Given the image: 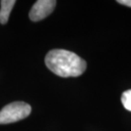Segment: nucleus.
Instances as JSON below:
<instances>
[{
    "label": "nucleus",
    "instance_id": "nucleus-1",
    "mask_svg": "<svg viewBox=\"0 0 131 131\" xmlns=\"http://www.w3.org/2000/svg\"><path fill=\"white\" fill-rule=\"evenodd\" d=\"M46 67L61 78L78 77L85 72L87 63L73 52L66 49H52L45 56Z\"/></svg>",
    "mask_w": 131,
    "mask_h": 131
},
{
    "label": "nucleus",
    "instance_id": "nucleus-2",
    "mask_svg": "<svg viewBox=\"0 0 131 131\" xmlns=\"http://www.w3.org/2000/svg\"><path fill=\"white\" fill-rule=\"evenodd\" d=\"M32 112L29 104L23 101H15L6 105L0 111V124L18 122L28 117Z\"/></svg>",
    "mask_w": 131,
    "mask_h": 131
},
{
    "label": "nucleus",
    "instance_id": "nucleus-3",
    "mask_svg": "<svg viewBox=\"0 0 131 131\" xmlns=\"http://www.w3.org/2000/svg\"><path fill=\"white\" fill-rule=\"evenodd\" d=\"M56 5L54 0H38L31 9L29 17L32 21H38L46 18L54 11Z\"/></svg>",
    "mask_w": 131,
    "mask_h": 131
},
{
    "label": "nucleus",
    "instance_id": "nucleus-4",
    "mask_svg": "<svg viewBox=\"0 0 131 131\" xmlns=\"http://www.w3.org/2000/svg\"><path fill=\"white\" fill-rule=\"evenodd\" d=\"M1 8H0V23L6 24L9 20V14L15 4V0H2Z\"/></svg>",
    "mask_w": 131,
    "mask_h": 131
},
{
    "label": "nucleus",
    "instance_id": "nucleus-5",
    "mask_svg": "<svg viewBox=\"0 0 131 131\" xmlns=\"http://www.w3.org/2000/svg\"><path fill=\"white\" fill-rule=\"evenodd\" d=\"M121 101L124 108L131 112V90H126L125 92L123 93Z\"/></svg>",
    "mask_w": 131,
    "mask_h": 131
},
{
    "label": "nucleus",
    "instance_id": "nucleus-6",
    "mask_svg": "<svg viewBox=\"0 0 131 131\" xmlns=\"http://www.w3.org/2000/svg\"><path fill=\"white\" fill-rule=\"evenodd\" d=\"M117 3L120 4L125 5V6L131 8V0H117Z\"/></svg>",
    "mask_w": 131,
    "mask_h": 131
}]
</instances>
